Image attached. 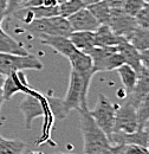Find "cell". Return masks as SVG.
<instances>
[{"instance_id": "6da1fadb", "label": "cell", "mask_w": 149, "mask_h": 154, "mask_svg": "<svg viewBox=\"0 0 149 154\" xmlns=\"http://www.w3.org/2000/svg\"><path fill=\"white\" fill-rule=\"evenodd\" d=\"M95 71H70V79L69 87L65 97L63 98V104L69 114L71 110H88V93L90 89L91 79H93Z\"/></svg>"}, {"instance_id": "7a4b0ae2", "label": "cell", "mask_w": 149, "mask_h": 154, "mask_svg": "<svg viewBox=\"0 0 149 154\" xmlns=\"http://www.w3.org/2000/svg\"><path fill=\"white\" fill-rule=\"evenodd\" d=\"M81 132L84 154H97L111 146L109 137L97 126L88 110H81Z\"/></svg>"}, {"instance_id": "3957f363", "label": "cell", "mask_w": 149, "mask_h": 154, "mask_svg": "<svg viewBox=\"0 0 149 154\" xmlns=\"http://www.w3.org/2000/svg\"><path fill=\"white\" fill-rule=\"evenodd\" d=\"M25 31L32 35L35 38H43L45 36H64L69 37L72 29L66 18L55 16L49 18L33 19L29 24H23Z\"/></svg>"}, {"instance_id": "277c9868", "label": "cell", "mask_w": 149, "mask_h": 154, "mask_svg": "<svg viewBox=\"0 0 149 154\" xmlns=\"http://www.w3.org/2000/svg\"><path fill=\"white\" fill-rule=\"evenodd\" d=\"M19 109L24 115V122L27 129H31L32 122L39 116H44L45 119L53 117L47 102V97L31 88L25 93V97L19 104Z\"/></svg>"}, {"instance_id": "5b68a950", "label": "cell", "mask_w": 149, "mask_h": 154, "mask_svg": "<svg viewBox=\"0 0 149 154\" xmlns=\"http://www.w3.org/2000/svg\"><path fill=\"white\" fill-rule=\"evenodd\" d=\"M85 52L91 57L95 74L112 71L124 64V59L116 46H93Z\"/></svg>"}, {"instance_id": "8992f818", "label": "cell", "mask_w": 149, "mask_h": 154, "mask_svg": "<svg viewBox=\"0 0 149 154\" xmlns=\"http://www.w3.org/2000/svg\"><path fill=\"white\" fill-rule=\"evenodd\" d=\"M43 63L33 55H14L0 54V74L8 76L18 71L25 70H41Z\"/></svg>"}, {"instance_id": "52a82bcc", "label": "cell", "mask_w": 149, "mask_h": 154, "mask_svg": "<svg viewBox=\"0 0 149 154\" xmlns=\"http://www.w3.org/2000/svg\"><path fill=\"white\" fill-rule=\"evenodd\" d=\"M115 113H116V104L111 103L110 100L104 94L98 95L96 106L93 107V109L89 110V114L93 116L97 126L105 133L108 137H110L114 132Z\"/></svg>"}, {"instance_id": "ba28073f", "label": "cell", "mask_w": 149, "mask_h": 154, "mask_svg": "<svg viewBox=\"0 0 149 154\" xmlns=\"http://www.w3.org/2000/svg\"><path fill=\"white\" fill-rule=\"evenodd\" d=\"M136 131H138L136 107H134L129 101H127L124 98V101L120 106L116 104L114 132L132 133Z\"/></svg>"}, {"instance_id": "9c48e42d", "label": "cell", "mask_w": 149, "mask_h": 154, "mask_svg": "<svg viewBox=\"0 0 149 154\" xmlns=\"http://www.w3.org/2000/svg\"><path fill=\"white\" fill-rule=\"evenodd\" d=\"M108 25L116 35L126 39L129 38V36L137 27L135 18L126 13L122 8H111L110 20Z\"/></svg>"}, {"instance_id": "30bf717a", "label": "cell", "mask_w": 149, "mask_h": 154, "mask_svg": "<svg viewBox=\"0 0 149 154\" xmlns=\"http://www.w3.org/2000/svg\"><path fill=\"white\" fill-rule=\"evenodd\" d=\"M30 84L26 81V76L24 71H18L12 75L5 77L4 84H2V93H4V100L10 101L12 97L18 93H26L30 89Z\"/></svg>"}, {"instance_id": "8fae6325", "label": "cell", "mask_w": 149, "mask_h": 154, "mask_svg": "<svg viewBox=\"0 0 149 154\" xmlns=\"http://www.w3.org/2000/svg\"><path fill=\"white\" fill-rule=\"evenodd\" d=\"M72 31H91L95 32L99 26V23L91 14L88 7H83L76 13L66 18Z\"/></svg>"}, {"instance_id": "7c38bea8", "label": "cell", "mask_w": 149, "mask_h": 154, "mask_svg": "<svg viewBox=\"0 0 149 154\" xmlns=\"http://www.w3.org/2000/svg\"><path fill=\"white\" fill-rule=\"evenodd\" d=\"M39 40L41 44L50 46L57 54L64 56L66 59H69L72 56V54H74L78 50L71 43L69 37H64V36H45Z\"/></svg>"}, {"instance_id": "4fadbf2b", "label": "cell", "mask_w": 149, "mask_h": 154, "mask_svg": "<svg viewBox=\"0 0 149 154\" xmlns=\"http://www.w3.org/2000/svg\"><path fill=\"white\" fill-rule=\"evenodd\" d=\"M111 145H129L135 143L142 147H148L149 134L144 131H136L132 133H123V132H114L109 137Z\"/></svg>"}, {"instance_id": "5bb4252c", "label": "cell", "mask_w": 149, "mask_h": 154, "mask_svg": "<svg viewBox=\"0 0 149 154\" xmlns=\"http://www.w3.org/2000/svg\"><path fill=\"white\" fill-rule=\"evenodd\" d=\"M116 48H117V51L122 55V57L124 59V64L130 65L131 68L137 72V75H138L142 71L140 51L137 49H135L126 38L122 39Z\"/></svg>"}, {"instance_id": "9a60e30c", "label": "cell", "mask_w": 149, "mask_h": 154, "mask_svg": "<svg viewBox=\"0 0 149 154\" xmlns=\"http://www.w3.org/2000/svg\"><path fill=\"white\" fill-rule=\"evenodd\" d=\"M149 94V76L144 72H141L138 77H137V81H136V84L134 85V88L131 89L129 93H127V96L126 100L129 101L134 107L137 108L138 103L147 96Z\"/></svg>"}, {"instance_id": "2e32d148", "label": "cell", "mask_w": 149, "mask_h": 154, "mask_svg": "<svg viewBox=\"0 0 149 154\" xmlns=\"http://www.w3.org/2000/svg\"><path fill=\"white\" fill-rule=\"evenodd\" d=\"M123 37L116 35L109 25H99L95 31L96 46H117Z\"/></svg>"}, {"instance_id": "e0dca14e", "label": "cell", "mask_w": 149, "mask_h": 154, "mask_svg": "<svg viewBox=\"0 0 149 154\" xmlns=\"http://www.w3.org/2000/svg\"><path fill=\"white\" fill-rule=\"evenodd\" d=\"M0 54H14V55H29L23 44L10 36L0 27Z\"/></svg>"}, {"instance_id": "ac0fdd59", "label": "cell", "mask_w": 149, "mask_h": 154, "mask_svg": "<svg viewBox=\"0 0 149 154\" xmlns=\"http://www.w3.org/2000/svg\"><path fill=\"white\" fill-rule=\"evenodd\" d=\"M69 39L81 51H88L95 45V32L91 31H72L69 35Z\"/></svg>"}, {"instance_id": "d6986e66", "label": "cell", "mask_w": 149, "mask_h": 154, "mask_svg": "<svg viewBox=\"0 0 149 154\" xmlns=\"http://www.w3.org/2000/svg\"><path fill=\"white\" fill-rule=\"evenodd\" d=\"M88 10L91 12L96 20L99 23V25H108L110 20V14H111V7L105 0H101L96 4L87 6Z\"/></svg>"}, {"instance_id": "ffe728a7", "label": "cell", "mask_w": 149, "mask_h": 154, "mask_svg": "<svg viewBox=\"0 0 149 154\" xmlns=\"http://www.w3.org/2000/svg\"><path fill=\"white\" fill-rule=\"evenodd\" d=\"M70 62L71 69L76 71H81V72H85V71H90L93 70V60L91 57L81 50H77L72 56L68 59Z\"/></svg>"}, {"instance_id": "44dd1931", "label": "cell", "mask_w": 149, "mask_h": 154, "mask_svg": "<svg viewBox=\"0 0 149 154\" xmlns=\"http://www.w3.org/2000/svg\"><path fill=\"white\" fill-rule=\"evenodd\" d=\"M127 40L140 52L149 50V30L137 26Z\"/></svg>"}, {"instance_id": "7402d4cb", "label": "cell", "mask_w": 149, "mask_h": 154, "mask_svg": "<svg viewBox=\"0 0 149 154\" xmlns=\"http://www.w3.org/2000/svg\"><path fill=\"white\" fill-rule=\"evenodd\" d=\"M116 71H117L118 76L121 78V82L124 87L126 93H129L134 88V85L136 84V81H137V77H138L137 72L128 64H122L121 66H118L116 69Z\"/></svg>"}, {"instance_id": "603a6c76", "label": "cell", "mask_w": 149, "mask_h": 154, "mask_svg": "<svg viewBox=\"0 0 149 154\" xmlns=\"http://www.w3.org/2000/svg\"><path fill=\"white\" fill-rule=\"evenodd\" d=\"M26 145L19 140H8L0 136V154H23Z\"/></svg>"}, {"instance_id": "cb8c5ba5", "label": "cell", "mask_w": 149, "mask_h": 154, "mask_svg": "<svg viewBox=\"0 0 149 154\" xmlns=\"http://www.w3.org/2000/svg\"><path fill=\"white\" fill-rule=\"evenodd\" d=\"M85 7L82 0H64L58 4V10H59V16L68 18L71 14L76 13L81 8Z\"/></svg>"}, {"instance_id": "d4e9b609", "label": "cell", "mask_w": 149, "mask_h": 154, "mask_svg": "<svg viewBox=\"0 0 149 154\" xmlns=\"http://www.w3.org/2000/svg\"><path fill=\"white\" fill-rule=\"evenodd\" d=\"M35 17V19H40V18H49V17H55L59 16V10L58 5L57 6H31L29 7Z\"/></svg>"}, {"instance_id": "484cf974", "label": "cell", "mask_w": 149, "mask_h": 154, "mask_svg": "<svg viewBox=\"0 0 149 154\" xmlns=\"http://www.w3.org/2000/svg\"><path fill=\"white\" fill-rule=\"evenodd\" d=\"M136 113L138 121V131H143V126L149 117V94L138 103Z\"/></svg>"}, {"instance_id": "4316f807", "label": "cell", "mask_w": 149, "mask_h": 154, "mask_svg": "<svg viewBox=\"0 0 149 154\" xmlns=\"http://www.w3.org/2000/svg\"><path fill=\"white\" fill-rule=\"evenodd\" d=\"M146 2L143 0H124L123 2V6H122V10L128 13L131 17H135L136 13L143 7Z\"/></svg>"}, {"instance_id": "83f0119b", "label": "cell", "mask_w": 149, "mask_h": 154, "mask_svg": "<svg viewBox=\"0 0 149 154\" xmlns=\"http://www.w3.org/2000/svg\"><path fill=\"white\" fill-rule=\"evenodd\" d=\"M134 18L136 20L137 26L149 30V2H146L143 5V7L136 13Z\"/></svg>"}, {"instance_id": "f1b7e54d", "label": "cell", "mask_w": 149, "mask_h": 154, "mask_svg": "<svg viewBox=\"0 0 149 154\" xmlns=\"http://www.w3.org/2000/svg\"><path fill=\"white\" fill-rule=\"evenodd\" d=\"M147 153H148V149L146 147L140 146V145H135V143L126 145L124 154H147Z\"/></svg>"}, {"instance_id": "f546056e", "label": "cell", "mask_w": 149, "mask_h": 154, "mask_svg": "<svg viewBox=\"0 0 149 154\" xmlns=\"http://www.w3.org/2000/svg\"><path fill=\"white\" fill-rule=\"evenodd\" d=\"M140 56H141V64H142V71L141 72H144V74H147L149 76V50L141 51Z\"/></svg>"}, {"instance_id": "4dcf8cb0", "label": "cell", "mask_w": 149, "mask_h": 154, "mask_svg": "<svg viewBox=\"0 0 149 154\" xmlns=\"http://www.w3.org/2000/svg\"><path fill=\"white\" fill-rule=\"evenodd\" d=\"M26 0H8L7 4V17L11 16L16 10H18L21 7V5L25 2Z\"/></svg>"}, {"instance_id": "1f68e13d", "label": "cell", "mask_w": 149, "mask_h": 154, "mask_svg": "<svg viewBox=\"0 0 149 154\" xmlns=\"http://www.w3.org/2000/svg\"><path fill=\"white\" fill-rule=\"evenodd\" d=\"M7 4L8 0H0V25L7 17Z\"/></svg>"}, {"instance_id": "d6a6232c", "label": "cell", "mask_w": 149, "mask_h": 154, "mask_svg": "<svg viewBox=\"0 0 149 154\" xmlns=\"http://www.w3.org/2000/svg\"><path fill=\"white\" fill-rule=\"evenodd\" d=\"M111 8H122L124 0H105Z\"/></svg>"}, {"instance_id": "836d02e7", "label": "cell", "mask_w": 149, "mask_h": 154, "mask_svg": "<svg viewBox=\"0 0 149 154\" xmlns=\"http://www.w3.org/2000/svg\"><path fill=\"white\" fill-rule=\"evenodd\" d=\"M4 79H5V76H2V75L0 74V112H1V108H2V103L5 102V100H4V93H2Z\"/></svg>"}, {"instance_id": "e575fe53", "label": "cell", "mask_w": 149, "mask_h": 154, "mask_svg": "<svg viewBox=\"0 0 149 154\" xmlns=\"http://www.w3.org/2000/svg\"><path fill=\"white\" fill-rule=\"evenodd\" d=\"M98 1H101V0H82V2L84 4V6H85V7H87V6H89V5L96 4V2H98Z\"/></svg>"}, {"instance_id": "d590c367", "label": "cell", "mask_w": 149, "mask_h": 154, "mask_svg": "<svg viewBox=\"0 0 149 154\" xmlns=\"http://www.w3.org/2000/svg\"><path fill=\"white\" fill-rule=\"evenodd\" d=\"M143 131H144V132H147V133L149 134V117H148V120L146 121L144 126H143Z\"/></svg>"}, {"instance_id": "8d00e7d4", "label": "cell", "mask_w": 149, "mask_h": 154, "mask_svg": "<svg viewBox=\"0 0 149 154\" xmlns=\"http://www.w3.org/2000/svg\"><path fill=\"white\" fill-rule=\"evenodd\" d=\"M62 1H64V0H58V4H59V2H62Z\"/></svg>"}, {"instance_id": "74e56055", "label": "cell", "mask_w": 149, "mask_h": 154, "mask_svg": "<svg viewBox=\"0 0 149 154\" xmlns=\"http://www.w3.org/2000/svg\"><path fill=\"white\" fill-rule=\"evenodd\" d=\"M57 154H71V153H57Z\"/></svg>"}, {"instance_id": "f35d334b", "label": "cell", "mask_w": 149, "mask_h": 154, "mask_svg": "<svg viewBox=\"0 0 149 154\" xmlns=\"http://www.w3.org/2000/svg\"><path fill=\"white\" fill-rule=\"evenodd\" d=\"M143 1H144V2H149V0H143Z\"/></svg>"}, {"instance_id": "ab89813d", "label": "cell", "mask_w": 149, "mask_h": 154, "mask_svg": "<svg viewBox=\"0 0 149 154\" xmlns=\"http://www.w3.org/2000/svg\"><path fill=\"white\" fill-rule=\"evenodd\" d=\"M147 149H148V152H149V145H148V147H147Z\"/></svg>"}, {"instance_id": "60d3db41", "label": "cell", "mask_w": 149, "mask_h": 154, "mask_svg": "<svg viewBox=\"0 0 149 154\" xmlns=\"http://www.w3.org/2000/svg\"><path fill=\"white\" fill-rule=\"evenodd\" d=\"M0 136H1V135H0Z\"/></svg>"}]
</instances>
